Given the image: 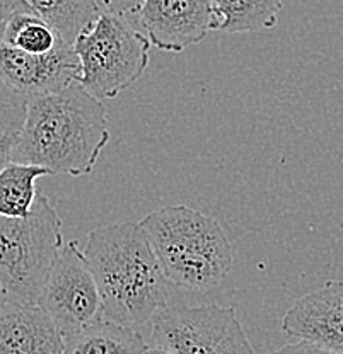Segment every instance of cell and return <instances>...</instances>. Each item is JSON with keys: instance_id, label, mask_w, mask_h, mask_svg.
<instances>
[{"instance_id": "obj_1", "label": "cell", "mask_w": 343, "mask_h": 354, "mask_svg": "<svg viewBox=\"0 0 343 354\" xmlns=\"http://www.w3.org/2000/svg\"><path fill=\"white\" fill-rule=\"evenodd\" d=\"M109 142L103 101L79 82L28 101L12 162L45 167L55 174H91Z\"/></svg>"}, {"instance_id": "obj_2", "label": "cell", "mask_w": 343, "mask_h": 354, "mask_svg": "<svg viewBox=\"0 0 343 354\" xmlns=\"http://www.w3.org/2000/svg\"><path fill=\"white\" fill-rule=\"evenodd\" d=\"M103 300L105 319L143 326L168 305V281L139 221L92 228L82 249Z\"/></svg>"}, {"instance_id": "obj_3", "label": "cell", "mask_w": 343, "mask_h": 354, "mask_svg": "<svg viewBox=\"0 0 343 354\" xmlns=\"http://www.w3.org/2000/svg\"><path fill=\"white\" fill-rule=\"evenodd\" d=\"M139 223L173 285L205 291L227 279L234 250L216 218L186 205H173L149 213Z\"/></svg>"}, {"instance_id": "obj_4", "label": "cell", "mask_w": 343, "mask_h": 354, "mask_svg": "<svg viewBox=\"0 0 343 354\" xmlns=\"http://www.w3.org/2000/svg\"><path fill=\"white\" fill-rule=\"evenodd\" d=\"M62 247V218L45 194L26 218L0 216V285L10 307L38 305Z\"/></svg>"}, {"instance_id": "obj_5", "label": "cell", "mask_w": 343, "mask_h": 354, "mask_svg": "<svg viewBox=\"0 0 343 354\" xmlns=\"http://www.w3.org/2000/svg\"><path fill=\"white\" fill-rule=\"evenodd\" d=\"M72 46L80 65L79 84L99 101H106L146 73L152 44L134 22L101 12Z\"/></svg>"}, {"instance_id": "obj_6", "label": "cell", "mask_w": 343, "mask_h": 354, "mask_svg": "<svg viewBox=\"0 0 343 354\" xmlns=\"http://www.w3.org/2000/svg\"><path fill=\"white\" fill-rule=\"evenodd\" d=\"M152 339L169 354H254L236 310L217 304L166 305L152 319Z\"/></svg>"}, {"instance_id": "obj_7", "label": "cell", "mask_w": 343, "mask_h": 354, "mask_svg": "<svg viewBox=\"0 0 343 354\" xmlns=\"http://www.w3.org/2000/svg\"><path fill=\"white\" fill-rule=\"evenodd\" d=\"M38 305L64 335L105 320L98 283L76 241L64 243L58 252Z\"/></svg>"}, {"instance_id": "obj_8", "label": "cell", "mask_w": 343, "mask_h": 354, "mask_svg": "<svg viewBox=\"0 0 343 354\" xmlns=\"http://www.w3.org/2000/svg\"><path fill=\"white\" fill-rule=\"evenodd\" d=\"M76 50L65 39L50 53L35 55L0 43V79L26 99L53 94L79 82Z\"/></svg>"}, {"instance_id": "obj_9", "label": "cell", "mask_w": 343, "mask_h": 354, "mask_svg": "<svg viewBox=\"0 0 343 354\" xmlns=\"http://www.w3.org/2000/svg\"><path fill=\"white\" fill-rule=\"evenodd\" d=\"M137 26L161 51L183 53L213 31L216 14L212 0H146Z\"/></svg>"}, {"instance_id": "obj_10", "label": "cell", "mask_w": 343, "mask_h": 354, "mask_svg": "<svg viewBox=\"0 0 343 354\" xmlns=\"http://www.w3.org/2000/svg\"><path fill=\"white\" fill-rule=\"evenodd\" d=\"M282 330L343 354V281H326L299 298L283 315Z\"/></svg>"}, {"instance_id": "obj_11", "label": "cell", "mask_w": 343, "mask_h": 354, "mask_svg": "<svg viewBox=\"0 0 343 354\" xmlns=\"http://www.w3.org/2000/svg\"><path fill=\"white\" fill-rule=\"evenodd\" d=\"M64 334L42 305L0 313V354H64Z\"/></svg>"}, {"instance_id": "obj_12", "label": "cell", "mask_w": 343, "mask_h": 354, "mask_svg": "<svg viewBox=\"0 0 343 354\" xmlns=\"http://www.w3.org/2000/svg\"><path fill=\"white\" fill-rule=\"evenodd\" d=\"M64 354H143L147 344L135 327L101 320L64 335Z\"/></svg>"}, {"instance_id": "obj_13", "label": "cell", "mask_w": 343, "mask_h": 354, "mask_svg": "<svg viewBox=\"0 0 343 354\" xmlns=\"http://www.w3.org/2000/svg\"><path fill=\"white\" fill-rule=\"evenodd\" d=\"M17 7L42 17L69 44L94 24L101 14L98 0H16Z\"/></svg>"}, {"instance_id": "obj_14", "label": "cell", "mask_w": 343, "mask_h": 354, "mask_svg": "<svg viewBox=\"0 0 343 354\" xmlns=\"http://www.w3.org/2000/svg\"><path fill=\"white\" fill-rule=\"evenodd\" d=\"M212 6L213 31L241 35L275 28L283 0H212Z\"/></svg>"}, {"instance_id": "obj_15", "label": "cell", "mask_w": 343, "mask_h": 354, "mask_svg": "<svg viewBox=\"0 0 343 354\" xmlns=\"http://www.w3.org/2000/svg\"><path fill=\"white\" fill-rule=\"evenodd\" d=\"M51 176L45 167L10 160L0 171V216L26 218L35 206L36 180Z\"/></svg>"}, {"instance_id": "obj_16", "label": "cell", "mask_w": 343, "mask_h": 354, "mask_svg": "<svg viewBox=\"0 0 343 354\" xmlns=\"http://www.w3.org/2000/svg\"><path fill=\"white\" fill-rule=\"evenodd\" d=\"M62 36L48 22L17 7L3 32L2 43L19 48L28 53H50L62 41Z\"/></svg>"}, {"instance_id": "obj_17", "label": "cell", "mask_w": 343, "mask_h": 354, "mask_svg": "<svg viewBox=\"0 0 343 354\" xmlns=\"http://www.w3.org/2000/svg\"><path fill=\"white\" fill-rule=\"evenodd\" d=\"M26 111L28 99L0 79V133H19Z\"/></svg>"}, {"instance_id": "obj_18", "label": "cell", "mask_w": 343, "mask_h": 354, "mask_svg": "<svg viewBox=\"0 0 343 354\" xmlns=\"http://www.w3.org/2000/svg\"><path fill=\"white\" fill-rule=\"evenodd\" d=\"M143 2H146V0H98L101 12H108L114 14V16L125 17V19L134 22L135 26H137L139 10L142 9Z\"/></svg>"}, {"instance_id": "obj_19", "label": "cell", "mask_w": 343, "mask_h": 354, "mask_svg": "<svg viewBox=\"0 0 343 354\" xmlns=\"http://www.w3.org/2000/svg\"><path fill=\"white\" fill-rule=\"evenodd\" d=\"M275 354H342V353L331 351V349L321 348L318 344H313V342L301 341V339H299L297 342H290V344H285L283 348H280Z\"/></svg>"}, {"instance_id": "obj_20", "label": "cell", "mask_w": 343, "mask_h": 354, "mask_svg": "<svg viewBox=\"0 0 343 354\" xmlns=\"http://www.w3.org/2000/svg\"><path fill=\"white\" fill-rule=\"evenodd\" d=\"M17 142V133H0V171L12 160V150Z\"/></svg>"}, {"instance_id": "obj_21", "label": "cell", "mask_w": 343, "mask_h": 354, "mask_svg": "<svg viewBox=\"0 0 343 354\" xmlns=\"http://www.w3.org/2000/svg\"><path fill=\"white\" fill-rule=\"evenodd\" d=\"M17 2L16 0H0V43L3 39V32H6L7 22H9L12 14L16 12Z\"/></svg>"}, {"instance_id": "obj_22", "label": "cell", "mask_w": 343, "mask_h": 354, "mask_svg": "<svg viewBox=\"0 0 343 354\" xmlns=\"http://www.w3.org/2000/svg\"><path fill=\"white\" fill-rule=\"evenodd\" d=\"M9 307H10V304H9V300H7V297H6V291H3L2 285H0V313L6 312V310Z\"/></svg>"}, {"instance_id": "obj_23", "label": "cell", "mask_w": 343, "mask_h": 354, "mask_svg": "<svg viewBox=\"0 0 343 354\" xmlns=\"http://www.w3.org/2000/svg\"><path fill=\"white\" fill-rule=\"evenodd\" d=\"M143 354H169V353H168V351H164V349L157 348V346H156V348H149V349H147V351L143 353Z\"/></svg>"}]
</instances>
